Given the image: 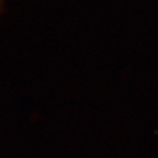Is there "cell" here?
Returning a JSON list of instances; mask_svg holds the SVG:
<instances>
[{
  "label": "cell",
  "instance_id": "cell-1",
  "mask_svg": "<svg viewBox=\"0 0 158 158\" xmlns=\"http://www.w3.org/2000/svg\"><path fill=\"white\" fill-rule=\"evenodd\" d=\"M3 2H5V0H0V15H1V11H2Z\"/></svg>",
  "mask_w": 158,
  "mask_h": 158
}]
</instances>
